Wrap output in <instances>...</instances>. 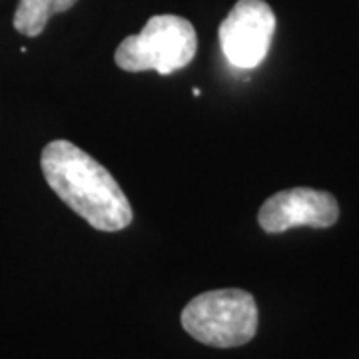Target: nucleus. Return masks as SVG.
<instances>
[{
  "mask_svg": "<svg viewBox=\"0 0 359 359\" xmlns=\"http://www.w3.org/2000/svg\"><path fill=\"white\" fill-rule=\"evenodd\" d=\"M40 166L52 192L94 230L128 228L134 218L128 198L114 176L76 144L68 140L46 144Z\"/></svg>",
  "mask_w": 359,
  "mask_h": 359,
  "instance_id": "obj_1",
  "label": "nucleus"
},
{
  "mask_svg": "<svg viewBox=\"0 0 359 359\" xmlns=\"http://www.w3.org/2000/svg\"><path fill=\"white\" fill-rule=\"evenodd\" d=\"M182 327L210 347H240L257 332V306L244 290H212L182 309Z\"/></svg>",
  "mask_w": 359,
  "mask_h": 359,
  "instance_id": "obj_2",
  "label": "nucleus"
},
{
  "mask_svg": "<svg viewBox=\"0 0 359 359\" xmlns=\"http://www.w3.org/2000/svg\"><path fill=\"white\" fill-rule=\"evenodd\" d=\"M198 50L196 28L176 14H156L138 34L120 42L114 60L126 72L172 74L188 66Z\"/></svg>",
  "mask_w": 359,
  "mask_h": 359,
  "instance_id": "obj_3",
  "label": "nucleus"
},
{
  "mask_svg": "<svg viewBox=\"0 0 359 359\" xmlns=\"http://www.w3.org/2000/svg\"><path fill=\"white\" fill-rule=\"evenodd\" d=\"M276 14L264 0H238L219 25V46L233 68L250 70L268 56Z\"/></svg>",
  "mask_w": 359,
  "mask_h": 359,
  "instance_id": "obj_4",
  "label": "nucleus"
},
{
  "mask_svg": "<svg viewBox=\"0 0 359 359\" xmlns=\"http://www.w3.org/2000/svg\"><path fill=\"white\" fill-rule=\"evenodd\" d=\"M339 218V204L334 196L313 188H290L268 198L257 222L266 233H282L297 226L332 228Z\"/></svg>",
  "mask_w": 359,
  "mask_h": 359,
  "instance_id": "obj_5",
  "label": "nucleus"
},
{
  "mask_svg": "<svg viewBox=\"0 0 359 359\" xmlns=\"http://www.w3.org/2000/svg\"><path fill=\"white\" fill-rule=\"evenodd\" d=\"M78 0H18L13 25L25 36H39L44 32L50 16L70 11Z\"/></svg>",
  "mask_w": 359,
  "mask_h": 359,
  "instance_id": "obj_6",
  "label": "nucleus"
},
{
  "mask_svg": "<svg viewBox=\"0 0 359 359\" xmlns=\"http://www.w3.org/2000/svg\"><path fill=\"white\" fill-rule=\"evenodd\" d=\"M192 92H194V96H200V94H202V90L200 88H194Z\"/></svg>",
  "mask_w": 359,
  "mask_h": 359,
  "instance_id": "obj_7",
  "label": "nucleus"
}]
</instances>
